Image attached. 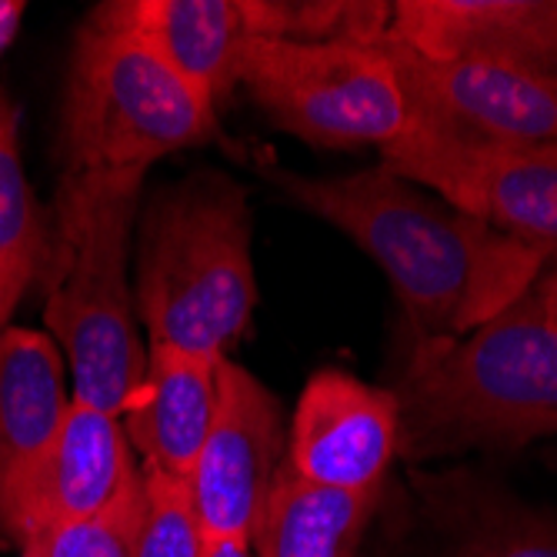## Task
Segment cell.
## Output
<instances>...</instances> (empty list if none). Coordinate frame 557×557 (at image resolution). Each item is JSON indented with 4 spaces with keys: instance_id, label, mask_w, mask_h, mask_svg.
<instances>
[{
    "instance_id": "cell-1",
    "label": "cell",
    "mask_w": 557,
    "mask_h": 557,
    "mask_svg": "<svg viewBox=\"0 0 557 557\" xmlns=\"http://www.w3.org/2000/svg\"><path fill=\"white\" fill-rule=\"evenodd\" d=\"M277 187L347 234L387 274L414 337H461L515 304L557 258L500 234L431 190L371 168L344 177L271 174Z\"/></svg>"
},
{
    "instance_id": "cell-2",
    "label": "cell",
    "mask_w": 557,
    "mask_h": 557,
    "mask_svg": "<svg viewBox=\"0 0 557 557\" xmlns=\"http://www.w3.org/2000/svg\"><path fill=\"white\" fill-rule=\"evenodd\" d=\"M400 454L521 447L557 434V324L537 281L461 337H414L397 387Z\"/></svg>"
},
{
    "instance_id": "cell-3",
    "label": "cell",
    "mask_w": 557,
    "mask_h": 557,
    "mask_svg": "<svg viewBox=\"0 0 557 557\" xmlns=\"http://www.w3.org/2000/svg\"><path fill=\"white\" fill-rule=\"evenodd\" d=\"M140 171H67L47 255V327L71 361L74 400L121 418L144 377L131 234Z\"/></svg>"
},
{
    "instance_id": "cell-4",
    "label": "cell",
    "mask_w": 557,
    "mask_h": 557,
    "mask_svg": "<svg viewBox=\"0 0 557 557\" xmlns=\"http://www.w3.org/2000/svg\"><path fill=\"white\" fill-rule=\"evenodd\" d=\"M137 247L150 344L224 358L258 300L244 197L224 177L181 181L150 200Z\"/></svg>"
},
{
    "instance_id": "cell-5",
    "label": "cell",
    "mask_w": 557,
    "mask_h": 557,
    "mask_svg": "<svg viewBox=\"0 0 557 557\" xmlns=\"http://www.w3.org/2000/svg\"><path fill=\"white\" fill-rule=\"evenodd\" d=\"M214 127L208 104L171 64L97 11L77 34L61 108L67 171H147L200 144Z\"/></svg>"
},
{
    "instance_id": "cell-6",
    "label": "cell",
    "mask_w": 557,
    "mask_h": 557,
    "mask_svg": "<svg viewBox=\"0 0 557 557\" xmlns=\"http://www.w3.org/2000/svg\"><path fill=\"white\" fill-rule=\"evenodd\" d=\"M237 81L277 127L314 147H387L411 124V100L381 44L250 40Z\"/></svg>"
},
{
    "instance_id": "cell-7",
    "label": "cell",
    "mask_w": 557,
    "mask_h": 557,
    "mask_svg": "<svg viewBox=\"0 0 557 557\" xmlns=\"http://www.w3.org/2000/svg\"><path fill=\"white\" fill-rule=\"evenodd\" d=\"M384 168L461 214L557 255V140H494L411 111Z\"/></svg>"
},
{
    "instance_id": "cell-8",
    "label": "cell",
    "mask_w": 557,
    "mask_h": 557,
    "mask_svg": "<svg viewBox=\"0 0 557 557\" xmlns=\"http://www.w3.org/2000/svg\"><path fill=\"white\" fill-rule=\"evenodd\" d=\"M281 404L234 361L218 368V414L187 474L205 537L250 541L281 468Z\"/></svg>"
},
{
    "instance_id": "cell-9",
    "label": "cell",
    "mask_w": 557,
    "mask_h": 557,
    "mask_svg": "<svg viewBox=\"0 0 557 557\" xmlns=\"http://www.w3.org/2000/svg\"><path fill=\"white\" fill-rule=\"evenodd\" d=\"M400 450V411L391 387H374L347 371H318L300 391L287 468L321 487L377 497Z\"/></svg>"
},
{
    "instance_id": "cell-10",
    "label": "cell",
    "mask_w": 557,
    "mask_h": 557,
    "mask_svg": "<svg viewBox=\"0 0 557 557\" xmlns=\"http://www.w3.org/2000/svg\"><path fill=\"white\" fill-rule=\"evenodd\" d=\"M411 111L494 140H557V74L491 58L424 61L384 44Z\"/></svg>"
},
{
    "instance_id": "cell-11",
    "label": "cell",
    "mask_w": 557,
    "mask_h": 557,
    "mask_svg": "<svg viewBox=\"0 0 557 557\" xmlns=\"http://www.w3.org/2000/svg\"><path fill=\"white\" fill-rule=\"evenodd\" d=\"M137 474L121 421L71 400L61 434L21 500L14 544L24 557H40L58 531L108 511Z\"/></svg>"
},
{
    "instance_id": "cell-12",
    "label": "cell",
    "mask_w": 557,
    "mask_h": 557,
    "mask_svg": "<svg viewBox=\"0 0 557 557\" xmlns=\"http://www.w3.org/2000/svg\"><path fill=\"white\" fill-rule=\"evenodd\" d=\"M381 40L424 61L491 58L557 74V0H397Z\"/></svg>"
},
{
    "instance_id": "cell-13",
    "label": "cell",
    "mask_w": 557,
    "mask_h": 557,
    "mask_svg": "<svg viewBox=\"0 0 557 557\" xmlns=\"http://www.w3.org/2000/svg\"><path fill=\"white\" fill-rule=\"evenodd\" d=\"M100 17L140 37L208 104L237 84L250 40H264V0H111Z\"/></svg>"
},
{
    "instance_id": "cell-14",
    "label": "cell",
    "mask_w": 557,
    "mask_h": 557,
    "mask_svg": "<svg viewBox=\"0 0 557 557\" xmlns=\"http://www.w3.org/2000/svg\"><path fill=\"white\" fill-rule=\"evenodd\" d=\"M67 408L54 341L8 327L0 334V541L14 544L21 500L54 447Z\"/></svg>"
},
{
    "instance_id": "cell-15",
    "label": "cell",
    "mask_w": 557,
    "mask_h": 557,
    "mask_svg": "<svg viewBox=\"0 0 557 557\" xmlns=\"http://www.w3.org/2000/svg\"><path fill=\"white\" fill-rule=\"evenodd\" d=\"M221 361L171 344H150L144 377L124 408V434L140 450L147 471L174 478L194 471L218 414Z\"/></svg>"
},
{
    "instance_id": "cell-16",
    "label": "cell",
    "mask_w": 557,
    "mask_h": 557,
    "mask_svg": "<svg viewBox=\"0 0 557 557\" xmlns=\"http://www.w3.org/2000/svg\"><path fill=\"white\" fill-rule=\"evenodd\" d=\"M377 497L331 491L277 468L258 531V557H354Z\"/></svg>"
},
{
    "instance_id": "cell-17",
    "label": "cell",
    "mask_w": 557,
    "mask_h": 557,
    "mask_svg": "<svg viewBox=\"0 0 557 557\" xmlns=\"http://www.w3.org/2000/svg\"><path fill=\"white\" fill-rule=\"evenodd\" d=\"M17 104L0 90V331L50 255L47 224L21 164Z\"/></svg>"
},
{
    "instance_id": "cell-18",
    "label": "cell",
    "mask_w": 557,
    "mask_h": 557,
    "mask_svg": "<svg viewBox=\"0 0 557 557\" xmlns=\"http://www.w3.org/2000/svg\"><path fill=\"white\" fill-rule=\"evenodd\" d=\"M444 557H557V515L474 491L450 511Z\"/></svg>"
},
{
    "instance_id": "cell-19",
    "label": "cell",
    "mask_w": 557,
    "mask_h": 557,
    "mask_svg": "<svg viewBox=\"0 0 557 557\" xmlns=\"http://www.w3.org/2000/svg\"><path fill=\"white\" fill-rule=\"evenodd\" d=\"M140 518L134 537V557H200L205 531H200L187 478L164 471L140 474Z\"/></svg>"
},
{
    "instance_id": "cell-20",
    "label": "cell",
    "mask_w": 557,
    "mask_h": 557,
    "mask_svg": "<svg viewBox=\"0 0 557 557\" xmlns=\"http://www.w3.org/2000/svg\"><path fill=\"white\" fill-rule=\"evenodd\" d=\"M140 474L117 494L108 511L90 521L71 524L47 541L40 557H134L140 518Z\"/></svg>"
},
{
    "instance_id": "cell-21",
    "label": "cell",
    "mask_w": 557,
    "mask_h": 557,
    "mask_svg": "<svg viewBox=\"0 0 557 557\" xmlns=\"http://www.w3.org/2000/svg\"><path fill=\"white\" fill-rule=\"evenodd\" d=\"M24 4L21 0H0V58L8 54V47L14 44L17 30H21V21H24Z\"/></svg>"
},
{
    "instance_id": "cell-22",
    "label": "cell",
    "mask_w": 557,
    "mask_h": 557,
    "mask_svg": "<svg viewBox=\"0 0 557 557\" xmlns=\"http://www.w3.org/2000/svg\"><path fill=\"white\" fill-rule=\"evenodd\" d=\"M200 557H250V541L240 537H205Z\"/></svg>"
},
{
    "instance_id": "cell-23",
    "label": "cell",
    "mask_w": 557,
    "mask_h": 557,
    "mask_svg": "<svg viewBox=\"0 0 557 557\" xmlns=\"http://www.w3.org/2000/svg\"><path fill=\"white\" fill-rule=\"evenodd\" d=\"M537 294H541V304H544L547 318L557 324V264L537 277Z\"/></svg>"
},
{
    "instance_id": "cell-24",
    "label": "cell",
    "mask_w": 557,
    "mask_h": 557,
    "mask_svg": "<svg viewBox=\"0 0 557 557\" xmlns=\"http://www.w3.org/2000/svg\"><path fill=\"white\" fill-rule=\"evenodd\" d=\"M0 334H4V331H0Z\"/></svg>"
}]
</instances>
